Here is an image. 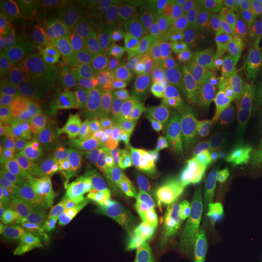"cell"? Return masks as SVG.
<instances>
[{"label": "cell", "mask_w": 262, "mask_h": 262, "mask_svg": "<svg viewBox=\"0 0 262 262\" xmlns=\"http://www.w3.org/2000/svg\"><path fill=\"white\" fill-rule=\"evenodd\" d=\"M45 162L61 178L67 198L90 211L107 241L134 219L148 170L118 162L100 129L67 141Z\"/></svg>", "instance_id": "1"}, {"label": "cell", "mask_w": 262, "mask_h": 262, "mask_svg": "<svg viewBox=\"0 0 262 262\" xmlns=\"http://www.w3.org/2000/svg\"><path fill=\"white\" fill-rule=\"evenodd\" d=\"M181 4L148 0L96 2V18L90 39L94 56L106 62L118 54L148 45L159 25Z\"/></svg>", "instance_id": "2"}, {"label": "cell", "mask_w": 262, "mask_h": 262, "mask_svg": "<svg viewBox=\"0 0 262 262\" xmlns=\"http://www.w3.org/2000/svg\"><path fill=\"white\" fill-rule=\"evenodd\" d=\"M95 118L79 97L63 90L45 91L38 113L11 127L31 169L67 141L84 133Z\"/></svg>", "instance_id": "3"}, {"label": "cell", "mask_w": 262, "mask_h": 262, "mask_svg": "<svg viewBox=\"0 0 262 262\" xmlns=\"http://www.w3.org/2000/svg\"><path fill=\"white\" fill-rule=\"evenodd\" d=\"M215 31V25L202 14L199 4L182 3L159 25L148 45L176 80Z\"/></svg>", "instance_id": "4"}, {"label": "cell", "mask_w": 262, "mask_h": 262, "mask_svg": "<svg viewBox=\"0 0 262 262\" xmlns=\"http://www.w3.org/2000/svg\"><path fill=\"white\" fill-rule=\"evenodd\" d=\"M104 63L112 70L125 111L143 98L171 91L175 81L149 45L118 54Z\"/></svg>", "instance_id": "5"}, {"label": "cell", "mask_w": 262, "mask_h": 262, "mask_svg": "<svg viewBox=\"0 0 262 262\" xmlns=\"http://www.w3.org/2000/svg\"><path fill=\"white\" fill-rule=\"evenodd\" d=\"M238 55L216 28L181 74L193 86L214 101L237 71Z\"/></svg>", "instance_id": "6"}, {"label": "cell", "mask_w": 262, "mask_h": 262, "mask_svg": "<svg viewBox=\"0 0 262 262\" xmlns=\"http://www.w3.org/2000/svg\"><path fill=\"white\" fill-rule=\"evenodd\" d=\"M41 217L55 238L84 253H97L107 242L94 216L74 199H63L45 211Z\"/></svg>", "instance_id": "7"}, {"label": "cell", "mask_w": 262, "mask_h": 262, "mask_svg": "<svg viewBox=\"0 0 262 262\" xmlns=\"http://www.w3.org/2000/svg\"><path fill=\"white\" fill-rule=\"evenodd\" d=\"M78 97L90 111L95 122L107 124L125 113L112 70L100 58L85 62L78 74Z\"/></svg>", "instance_id": "8"}, {"label": "cell", "mask_w": 262, "mask_h": 262, "mask_svg": "<svg viewBox=\"0 0 262 262\" xmlns=\"http://www.w3.org/2000/svg\"><path fill=\"white\" fill-rule=\"evenodd\" d=\"M47 15L57 44L70 50L90 47L96 18V2L45 0L38 2Z\"/></svg>", "instance_id": "9"}, {"label": "cell", "mask_w": 262, "mask_h": 262, "mask_svg": "<svg viewBox=\"0 0 262 262\" xmlns=\"http://www.w3.org/2000/svg\"><path fill=\"white\" fill-rule=\"evenodd\" d=\"M145 193L150 210L164 222L183 220L192 214V202L176 170L168 163L148 170Z\"/></svg>", "instance_id": "10"}, {"label": "cell", "mask_w": 262, "mask_h": 262, "mask_svg": "<svg viewBox=\"0 0 262 262\" xmlns=\"http://www.w3.org/2000/svg\"><path fill=\"white\" fill-rule=\"evenodd\" d=\"M234 137L214 122L202 129L186 131L175 145L163 152L164 159L178 170L189 162L227 160L234 143Z\"/></svg>", "instance_id": "11"}, {"label": "cell", "mask_w": 262, "mask_h": 262, "mask_svg": "<svg viewBox=\"0 0 262 262\" xmlns=\"http://www.w3.org/2000/svg\"><path fill=\"white\" fill-rule=\"evenodd\" d=\"M2 15L9 22L12 39L27 55L57 44L38 2H2Z\"/></svg>", "instance_id": "12"}, {"label": "cell", "mask_w": 262, "mask_h": 262, "mask_svg": "<svg viewBox=\"0 0 262 262\" xmlns=\"http://www.w3.org/2000/svg\"><path fill=\"white\" fill-rule=\"evenodd\" d=\"M125 113L135 114L147 124L160 153L175 145L186 133L173 102L171 91L143 98L127 108Z\"/></svg>", "instance_id": "13"}, {"label": "cell", "mask_w": 262, "mask_h": 262, "mask_svg": "<svg viewBox=\"0 0 262 262\" xmlns=\"http://www.w3.org/2000/svg\"><path fill=\"white\" fill-rule=\"evenodd\" d=\"M17 198L41 217L51 206L67 199V191L60 176L44 160L26 173L18 186Z\"/></svg>", "instance_id": "14"}, {"label": "cell", "mask_w": 262, "mask_h": 262, "mask_svg": "<svg viewBox=\"0 0 262 262\" xmlns=\"http://www.w3.org/2000/svg\"><path fill=\"white\" fill-rule=\"evenodd\" d=\"M176 172L187 191L212 196H228L238 189L237 179L226 160L189 162Z\"/></svg>", "instance_id": "15"}, {"label": "cell", "mask_w": 262, "mask_h": 262, "mask_svg": "<svg viewBox=\"0 0 262 262\" xmlns=\"http://www.w3.org/2000/svg\"><path fill=\"white\" fill-rule=\"evenodd\" d=\"M192 248L185 229L164 222L153 229L141 249L137 262H192Z\"/></svg>", "instance_id": "16"}, {"label": "cell", "mask_w": 262, "mask_h": 262, "mask_svg": "<svg viewBox=\"0 0 262 262\" xmlns=\"http://www.w3.org/2000/svg\"><path fill=\"white\" fill-rule=\"evenodd\" d=\"M212 103L215 108L216 122L234 139L256 130L249 116L243 88L237 74L229 79Z\"/></svg>", "instance_id": "17"}, {"label": "cell", "mask_w": 262, "mask_h": 262, "mask_svg": "<svg viewBox=\"0 0 262 262\" xmlns=\"http://www.w3.org/2000/svg\"><path fill=\"white\" fill-rule=\"evenodd\" d=\"M171 95L186 131L202 129L216 122L212 101L189 81L179 78L173 81Z\"/></svg>", "instance_id": "18"}, {"label": "cell", "mask_w": 262, "mask_h": 262, "mask_svg": "<svg viewBox=\"0 0 262 262\" xmlns=\"http://www.w3.org/2000/svg\"><path fill=\"white\" fill-rule=\"evenodd\" d=\"M0 227L2 234L38 243L55 238L42 217L28 209L17 196L3 205Z\"/></svg>", "instance_id": "19"}, {"label": "cell", "mask_w": 262, "mask_h": 262, "mask_svg": "<svg viewBox=\"0 0 262 262\" xmlns=\"http://www.w3.org/2000/svg\"><path fill=\"white\" fill-rule=\"evenodd\" d=\"M256 222L242 217L225 225L224 237L212 262H251L254 254Z\"/></svg>", "instance_id": "20"}, {"label": "cell", "mask_w": 262, "mask_h": 262, "mask_svg": "<svg viewBox=\"0 0 262 262\" xmlns=\"http://www.w3.org/2000/svg\"><path fill=\"white\" fill-rule=\"evenodd\" d=\"M187 192L192 202V215L194 219L227 225L244 217L245 201L238 189L228 196L205 195L194 191Z\"/></svg>", "instance_id": "21"}, {"label": "cell", "mask_w": 262, "mask_h": 262, "mask_svg": "<svg viewBox=\"0 0 262 262\" xmlns=\"http://www.w3.org/2000/svg\"><path fill=\"white\" fill-rule=\"evenodd\" d=\"M228 165L238 185L262 175V130H254L234 140Z\"/></svg>", "instance_id": "22"}, {"label": "cell", "mask_w": 262, "mask_h": 262, "mask_svg": "<svg viewBox=\"0 0 262 262\" xmlns=\"http://www.w3.org/2000/svg\"><path fill=\"white\" fill-rule=\"evenodd\" d=\"M238 57L254 49L262 37V0H251L243 15L222 28H217Z\"/></svg>", "instance_id": "23"}, {"label": "cell", "mask_w": 262, "mask_h": 262, "mask_svg": "<svg viewBox=\"0 0 262 262\" xmlns=\"http://www.w3.org/2000/svg\"><path fill=\"white\" fill-rule=\"evenodd\" d=\"M237 67L249 116L255 127L262 130V63L254 49L238 57Z\"/></svg>", "instance_id": "24"}, {"label": "cell", "mask_w": 262, "mask_h": 262, "mask_svg": "<svg viewBox=\"0 0 262 262\" xmlns=\"http://www.w3.org/2000/svg\"><path fill=\"white\" fill-rule=\"evenodd\" d=\"M31 170L24 149L11 130L0 133V188L8 193L22 182Z\"/></svg>", "instance_id": "25"}, {"label": "cell", "mask_w": 262, "mask_h": 262, "mask_svg": "<svg viewBox=\"0 0 262 262\" xmlns=\"http://www.w3.org/2000/svg\"><path fill=\"white\" fill-rule=\"evenodd\" d=\"M225 224L193 217L186 226L192 248V262H212L224 237Z\"/></svg>", "instance_id": "26"}, {"label": "cell", "mask_w": 262, "mask_h": 262, "mask_svg": "<svg viewBox=\"0 0 262 262\" xmlns=\"http://www.w3.org/2000/svg\"><path fill=\"white\" fill-rule=\"evenodd\" d=\"M27 54L12 38L0 40V89H14L29 71Z\"/></svg>", "instance_id": "27"}, {"label": "cell", "mask_w": 262, "mask_h": 262, "mask_svg": "<svg viewBox=\"0 0 262 262\" xmlns=\"http://www.w3.org/2000/svg\"><path fill=\"white\" fill-rule=\"evenodd\" d=\"M15 100L14 124L25 122L38 113L41 104L42 94L39 86L37 72L32 68L12 89Z\"/></svg>", "instance_id": "28"}, {"label": "cell", "mask_w": 262, "mask_h": 262, "mask_svg": "<svg viewBox=\"0 0 262 262\" xmlns=\"http://www.w3.org/2000/svg\"><path fill=\"white\" fill-rule=\"evenodd\" d=\"M98 126L103 134H110V135L145 143L148 146L153 139L152 133H150L147 124L141 118L131 113L120 114V116L114 118L112 122L100 124Z\"/></svg>", "instance_id": "29"}, {"label": "cell", "mask_w": 262, "mask_h": 262, "mask_svg": "<svg viewBox=\"0 0 262 262\" xmlns=\"http://www.w3.org/2000/svg\"><path fill=\"white\" fill-rule=\"evenodd\" d=\"M78 249L60 239L40 242L28 262H74Z\"/></svg>", "instance_id": "30"}, {"label": "cell", "mask_w": 262, "mask_h": 262, "mask_svg": "<svg viewBox=\"0 0 262 262\" xmlns=\"http://www.w3.org/2000/svg\"><path fill=\"white\" fill-rule=\"evenodd\" d=\"M103 134V133H102ZM108 149L118 162L123 164H133L148 153V145L135 142V141L122 139L110 134H103Z\"/></svg>", "instance_id": "31"}, {"label": "cell", "mask_w": 262, "mask_h": 262, "mask_svg": "<svg viewBox=\"0 0 262 262\" xmlns=\"http://www.w3.org/2000/svg\"><path fill=\"white\" fill-rule=\"evenodd\" d=\"M39 243L27 241V239L11 237L8 234H2L0 235V261L28 262Z\"/></svg>", "instance_id": "32"}, {"label": "cell", "mask_w": 262, "mask_h": 262, "mask_svg": "<svg viewBox=\"0 0 262 262\" xmlns=\"http://www.w3.org/2000/svg\"><path fill=\"white\" fill-rule=\"evenodd\" d=\"M238 191L245 201V217L262 228V175L238 185Z\"/></svg>", "instance_id": "33"}, {"label": "cell", "mask_w": 262, "mask_h": 262, "mask_svg": "<svg viewBox=\"0 0 262 262\" xmlns=\"http://www.w3.org/2000/svg\"><path fill=\"white\" fill-rule=\"evenodd\" d=\"M15 117V100L11 89H0V129L11 130Z\"/></svg>", "instance_id": "34"}, {"label": "cell", "mask_w": 262, "mask_h": 262, "mask_svg": "<svg viewBox=\"0 0 262 262\" xmlns=\"http://www.w3.org/2000/svg\"><path fill=\"white\" fill-rule=\"evenodd\" d=\"M251 262H262V228L258 227L256 235H255L254 254Z\"/></svg>", "instance_id": "35"}, {"label": "cell", "mask_w": 262, "mask_h": 262, "mask_svg": "<svg viewBox=\"0 0 262 262\" xmlns=\"http://www.w3.org/2000/svg\"><path fill=\"white\" fill-rule=\"evenodd\" d=\"M8 38H12L11 29H10L9 22L6 21L5 16L0 14V40H2V39H8Z\"/></svg>", "instance_id": "36"}, {"label": "cell", "mask_w": 262, "mask_h": 262, "mask_svg": "<svg viewBox=\"0 0 262 262\" xmlns=\"http://www.w3.org/2000/svg\"><path fill=\"white\" fill-rule=\"evenodd\" d=\"M74 262H97V260L93 256H90L89 254L84 253V251L78 250L77 256H75Z\"/></svg>", "instance_id": "37"}, {"label": "cell", "mask_w": 262, "mask_h": 262, "mask_svg": "<svg viewBox=\"0 0 262 262\" xmlns=\"http://www.w3.org/2000/svg\"><path fill=\"white\" fill-rule=\"evenodd\" d=\"M254 51H255V54L257 55L258 60H260L261 63H262V37L260 38V40H258L256 47L254 48Z\"/></svg>", "instance_id": "38"}]
</instances>
